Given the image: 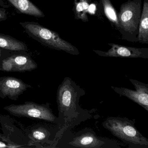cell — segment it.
<instances>
[{"label":"cell","instance_id":"1","mask_svg":"<svg viewBox=\"0 0 148 148\" xmlns=\"http://www.w3.org/2000/svg\"><path fill=\"white\" fill-rule=\"evenodd\" d=\"M85 94L84 90L69 77L60 85L57 93L59 124L61 126L59 136L92 117L96 110H84L79 105L80 97Z\"/></svg>","mask_w":148,"mask_h":148},{"label":"cell","instance_id":"2","mask_svg":"<svg viewBox=\"0 0 148 148\" xmlns=\"http://www.w3.org/2000/svg\"><path fill=\"white\" fill-rule=\"evenodd\" d=\"M103 127L124 143L128 148H148V139L135 126V120L127 117H109L102 123Z\"/></svg>","mask_w":148,"mask_h":148},{"label":"cell","instance_id":"3","mask_svg":"<svg viewBox=\"0 0 148 148\" xmlns=\"http://www.w3.org/2000/svg\"><path fill=\"white\" fill-rule=\"evenodd\" d=\"M142 0H129L120 7L118 13L119 28L122 39L138 42V26L142 11Z\"/></svg>","mask_w":148,"mask_h":148},{"label":"cell","instance_id":"4","mask_svg":"<svg viewBox=\"0 0 148 148\" xmlns=\"http://www.w3.org/2000/svg\"><path fill=\"white\" fill-rule=\"evenodd\" d=\"M20 24L30 37L43 45L72 55L79 54V51L76 47L61 38L56 32L36 22L26 21L21 22Z\"/></svg>","mask_w":148,"mask_h":148},{"label":"cell","instance_id":"5","mask_svg":"<svg viewBox=\"0 0 148 148\" xmlns=\"http://www.w3.org/2000/svg\"><path fill=\"white\" fill-rule=\"evenodd\" d=\"M66 135V143L62 147L80 148H121L122 143L116 140L98 136L90 128H86L76 133L71 131Z\"/></svg>","mask_w":148,"mask_h":148},{"label":"cell","instance_id":"6","mask_svg":"<svg viewBox=\"0 0 148 148\" xmlns=\"http://www.w3.org/2000/svg\"><path fill=\"white\" fill-rule=\"evenodd\" d=\"M4 109L15 116L34 118L59 123L58 118L53 114L48 103L38 104L33 102H25L21 104L7 106Z\"/></svg>","mask_w":148,"mask_h":148},{"label":"cell","instance_id":"7","mask_svg":"<svg viewBox=\"0 0 148 148\" xmlns=\"http://www.w3.org/2000/svg\"><path fill=\"white\" fill-rule=\"evenodd\" d=\"M133 85L135 90L125 87L111 86L113 90L119 94L120 97H125L134 103L142 106L148 111V84L138 81L136 79H129Z\"/></svg>","mask_w":148,"mask_h":148},{"label":"cell","instance_id":"8","mask_svg":"<svg viewBox=\"0 0 148 148\" xmlns=\"http://www.w3.org/2000/svg\"><path fill=\"white\" fill-rule=\"evenodd\" d=\"M38 65L30 56L25 54H15L6 57L0 66V71L25 72L35 70Z\"/></svg>","mask_w":148,"mask_h":148},{"label":"cell","instance_id":"9","mask_svg":"<svg viewBox=\"0 0 148 148\" xmlns=\"http://www.w3.org/2000/svg\"><path fill=\"white\" fill-rule=\"evenodd\" d=\"M108 45L111 47L106 51H92L101 57L148 59V48L130 47L113 43H109Z\"/></svg>","mask_w":148,"mask_h":148},{"label":"cell","instance_id":"10","mask_svg":"<svg viewBox=\"0 0 148 148\" xmlns=\"http://www.w3.org/2000/svg\"><path fill=\"white\" fill-rule=\"evenodd\" d=\"M29 88H32V86L17 78L0 77V98H8L11 100H17L19 97Z\"/></svg>","mask_w":148,"mask_h":148},{"label":"cell","instance_id":"11","mask_svg":"<svg viewBox=\"0 0 148 148\" xmlns=\"http://www.w3.org/2000/svg\"><path fill=\"white\" fill-rule=\"evenodd\" d=\"M8 1L22 13L38 18L45 17L43 12L33 3H32L30 0Z\"/></svg>","mask_w":148,"mask_h":148},{"label":"cell","instance_id":"12","mask_svg":"<svg viewBox=\"0 0 148 148\" xmlns=\"http://www.w3.org/2000/svg\"><path fill=\"white\" fill-rule=\"evenodd\" d=\"M137 38L138 42L148 44V0H144Z\"/></svg>","mask_w":148,"mask_h":148},{"label":"cell","instance_id":"13","mask_svg":"<svg viewBox=\"0 0 148 148\" xmlns=\"http://www.w3.org/2000/svg\"><path fill=\"white\" fill-rule=\"evenodd\" d=\"M0 48L15 51H27V46L25 43L11 36L0 34Z\"/></svg>","mask_w":148,"mask_h":148},{"label":"cell","instance_id":"14","mask_svg":"<svg viewBox=\"0 0 148 148\" xmlns=\"http://www.w3.org/2000/svg\"><path fill=\"white\" fill-rule=\"evenodd\" d=\"M91 0H74L73 11L74 18L84 22L89 21L87 13Z\"/></svg>","mask_w":148,"mask_h":148},{"label":"cell","instance_id":"15","mask_svg":"<svg viewBox=\"0 0 148 148\" xmlns=\"http://www.w3.org/2000/svg\"><path fill=\"white\" fill-rule=\"evenodd\" d=\"M99 5L102 8L103 13L110 22L118 31L119 28L118 13L115 10L110 0H99Z\"/></svg>","mask_w":148,"mask_h":148},{"label":"cell","instance_id":"16","mask_svg":"<svg viewBox=\"0 0 148 148\" xmlns=\"http://www.w3.org/2000/svg\"><path fill=\"white\" fill-rule=\"evenodd\" d=\"M33 136L35 139L39 140H43L49 137L50 134L48 132L45 130H36L33 132Z\"/></svg>","mask_w":148,"mask_h":148},{"label":"cell","instance_id":"17","mask_svg":"<svg viewBox=\"0 0 148 148\" xmlns=\"http://www.w3.org/2000/svg\"><path fill=\"white\" fill-rule=\"evenodd\" d=\"M97 8L96 4H91L88 9V13L91 14H95V12L97 10Z\"/></svg>","mask_w":148,"mask_h":148},{"label":"cell","instance_id":"18","mask_svg":"<svg viewBox=\"0 0 148 148\" xmlns=\"http://www.w3.org/2000/svg\"><path fill=\"white\" fill-rule=\"evenodd\" d=\"M5 58L3 57V55H2V52H1V50H0V66H1V64H2V61H3V60Z\"/></svg>","mask_w":148,"mask_h":148},{"label":"cell","instance_id":"19","mask_svg":"<svg viewBox=\"0 0 148 148\" xmlns=\"http://www.w3.org/2000/svg\"><path fill=\"white\" fill-rule=\"evenodd\" d=\"M5 15V14L4 13V11L0 9V19L4 18Z\"/></svg>","mask_w":148,"mask_h":148},{"label":"cell","instance_id":"20","mask_svg":"<svg viewBox=\"0 0 148 148\" xmlns=\"http://www.w3.org/2000/svg\"><path fill=\"white\" fill-rule=\"evenodd\" d=\"M6 145L2 142H0V148H4V147H7Z\"/></svg>","mask_w":148,"mask_h":148}]
</instances>
